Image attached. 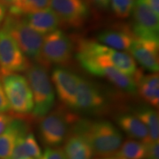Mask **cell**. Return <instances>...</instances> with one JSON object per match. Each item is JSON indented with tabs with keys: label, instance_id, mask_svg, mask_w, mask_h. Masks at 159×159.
<instances>
[{
	"label": "cell",
	"instance_id": "obj_26",
	"mask_svg": "<svg viewBox=\"0 0 159 159\" xmlns=\"http://www.w3.org/2000/svg\"><path fill=\"white\" fill-rule=\"evenodd\" d=\"M147 152L145 159H159V142L151 141L146 144Z\"/></svg>",
	"mask_w": 159,
	"mask_h": 159
},
{
	"label": "cell",
	"instance_id": "obj_4",
	"mask_svg": "<svg viewBox=\"0 0 159 159\" xmlns=\"http://www.w3.org/2000/svg\"><path fill=\"white\" fill-rule=\"evenodd\" d=\"M79 117L63 109H57L48 113L39 123V132L43 142L50 148H55L66 140L71 130Z\"/></svg>",
	"mask_w": 159,
	"mask_h": 159
},
{
	"label": "cell",
	"instance_id": "obj_2",
	"mask_svg": "<svg viewBox=\"0 0 159 159\" xmlns=\"http://www.w3.org/2000/svg\"><path fill=\"white\" fill-rule=\"evenodd\" d=\"M2 28L14 39L25 56L42 65L41 52L44 36L32 28L22 16L10 13L4 19Z\"/></svg>",
	"mask_w": 159,
	"mask_h": 159
},
{
	"label": "cell",
	"instance_id": "obj_7",
	"mask_svg": "<svg viewBox=\"0 0 159 159\" xmlns=\"http://www.w3.org/2000/svg\"><path fill=\"white\" fill-rule=\"evenodd\" d=\"M30 65L14 39L0 28V76L26 71Z\"/></svg>",
	"mask_w": 159,
	"mask_h": 159
},
{
	"label": "cell",
	"instance_id": "obj_12",
	"mask_svg": "<svg viewBox=\"0 0 159 159\" xmlns=\"http://www.w3.org/2000/svg\"><path fill=\"white\" fill-rule=\"evenodd\" d=\"M128 51L143 68L152 73H158V41L135 38Z\"/></svg>",
	"mask_w": 159,
	"mask_h": 159
},
{
	"label": "cell",
	"instance_id": "obj_33",
	"mask_svg": "<svg viewBox=\"0 0 159 159\" xmlns=\"http://www.w3.org/2000/svg\"><path fill=\"white\" fill-rule=\"evenodd\" d=\"M29 159H32V158H29Z\"/></svg>",
	"mask_w": 159,
	"mask_h": 159
},
{
	"label": "cell",
	"instance_id": "obj_23",
	"mask_svg": "<svg viewBox=\"0 0 159 159\" xmlns=\"http://www.w3.org/2000/svg\"><path fill=\"white\" fill-rule=\"evenodd\" d=\"M135 0H110L113 13L119 19H126L132 13Z\"/></svg>",
	"mask_w": 159,
	"mask_h": 159
},
{
	"label": "cell",
	"instance_id": "obj_5",
	"mask_svg": "<svg viewBox=\"0 0 159 159\" xmlns=\"http://www.w3.org/2000/svg\"><path fill=\"white\" fill-rule=\"evenodd\" d=\"M10 110L18 115L30 114L33 110V97L27 78L19 74L1 76Z\"/></svg>",
	"mask_w": 159,
	"mask_h": 159
},
{
	"label": "cell",
	"instance_id": "obj_10",
	"mask_svg": "<svg viewBox=\"0 0 159 159\" xmlns=\"http://www.w3.org/2000/svg\"><path fill=\"white\" fill-rule=\"evenodd\" d=\"M106 105V100L98 87L93 83L79 77L75 110L85 112H98L103 110Z\"/></svg>",
	"mask_w": 159,
	"mask_h": 159
},
{
	"label": "cell",
	"instance_id": "obj_21",
	"mask_svg": "<svg viewBox=\"0 0 159 159\" xmlns=\"http://www.w3.org/2000/svg\"><path fill=\"white\" fill-rule=\"evenodd\" d=\"M134 115L140 119L148 128L152 141L157 142L159 139L158 113L150 107H140L134 112Z\"/></svg>",
	"mask_w": 159,
	"mask_h": 159
},
{
	"label": "cell",
	"instance_id": "obj_17",
	"mask_svg": "<svg viewBox=\"0 0 159 159\" xmlns=\"http://www.w3.org/2000/svg\"><path fill=\"white\" fill-rule=\"evenodd\" d=\"M65 142L63 150L66 159H92L93 152L90 145L79 132L72 129Z\"/></svg>",
	"mask_w": 159,
	"mask_h": 159
},
{
	"label": "cell",
	"instance_id": "obj_29",
	"mask_svg": "<svg viewBox=\"0 0 159 159\" xmlns=\"http://www.w3.org/2000/svg\"><path fill=\"white\" fill-rule=\"evenodd\" d=\"M150 8L159 16V0H142Z\"/></svg>",
	"mask_w": 159,
	"mask_h": 159
},
{
	"label": "cell",
	"instance_id": "obj_30",
	"mask_svg": "<svg viewBox=\"0 0 159 159\" xmlns=\"http://www.w3.org/2000/svg\"><path fill=\"white\" fill-rule=\"evenodd\" d=\"M93 5L101 7V8H106L110 4V0H89Z\"/></svg>",
	"mask_w": 159,
	"mask_h": 159
},
{
	"label": "cell",
	"instance_id": "obj_19",
	"mask_svg": "<svg viewBox=\"0 0 159 159\" xmlns=\"http://www.w3.org/2000/svg\"><path fill=\"white\" fill-rule=\"evenodd\" d=\"M117 123L121 129L130 138L137 139L144 144H148L152 141L148 128L135 115L121 114L117 118Z\"/></svg>",
	"mask_w": 159,
	"mask_h": 159
},
{
	"label": "cell",
	"instance_id": "obj_22",
	"mask_svg": "<svg viewBox=\"0 0 159 159\" xmlns=\"http://www.w3.org/2000/svg\"><path fill=\"white\" fill-rule=\"evenodd\" d=\"M146 152V144L131 139L121 144L114 156L123 159H145Z\"/></svg>",
	"mask_w": 159,
	"mask_h": 159
},
{
	"label": "cell",
	"instance_id": "obj_8",
	"mask_svg": "<svg viewBox=\"0 0 159 159\" xmlns=\"http://www.w3.org/2000/svg\"><path fill=\"white\" fill-rule=\"evenodd\" d=\"M132 33L136 39L158 41L159 16L142 0H136L132 11Z\"/></svg>",
	"mask_w": 159,
	"mask_h": 159
},
{
	"label": "cell",
	"instance_id": "obj_24",
	"mask_svg": "<svg viewBox=\"0 0 159 159\" xmlns=\"http://www.w3.org/2000/svg\"><path fill=\"white\" fill-rule=\"evenodd\" d=\"M24 144H25L26 152L30 158L39 159L42 156L41 149L33 134L28 133L26 135L24 139Z\"/></svg>",
	"mask_w": 159,
	"mask_h": 159
},
{
	"label": "cell",
	"instance_id": "obj_1",
	"mask_svg": "<svg viewBox=\"0 0 159 159\" xmlns=\"http://www.w3.org/2000/svg\"><path fill=\"white\" fill-rule=\"evenodd\" d=\"M72 129L86 139L93 156L99 158L114 156L122 144V134L108 121L91 122L79 119Z\"/></svg>",
	"mask_w": 159,
	"mask_h": 159
},
{
	"label": "cell",
	"instance_id": "obj_27",
	"mask_svg": "<svg viewBox=\"0 0 159 159\" xmlns=\"http://www.w3.org/2000/svg\"><path fill=\"white\" fill-rule=\"evenodd\" d=\"M14 119V116L7 114V112H0V135L2 134L7 130Z\"/></svg>",
	"mask_w": 159,
	"mask_h": 159
},
{
	"label": "cell",
	"instance_id": "obj_28",
	"mask_svg": "<svg viewBox=\"0 0 159 159\" xmlns=\"http://www.w3.org/2000/svg\"><path fill=\"white\" fill-rule=\"evenodd\" d=\"M10 111V107L8 102H7V97L5 96V91H4L2 83L0 76V112L5 113Z\"/></svg>",
	"mask_w": 159,
	"mask_h": 159
},
{
	"label": "cell",
	"instance_id": "obj_25",
	"mask_svg": "<svg viewBox=\"0 0 159 159\" xmlns=\"http://www.w3.org/2000/svg\"><path fill=\"white\" fill-rule=\"evenodd\" d=\"M39 159H66L64 150L59 148H47Z\"/></svg>",
	"mask_w": 159,
	"mask_h": 159
},
{
	"label": "cell",
	"instance_id": "obj_20",
	"mask_svg": "<svg viewBox=\"0 0 159 159\" xmlns=\"http://www.w3.org/2000/svg\"><path fill=\"white\" fill-rule=\"evenodd\" d=\"M10 13L23 16L49 7L50 0H9Z\"/></svg>",
	"mask_w": 159,
	"mask_h": 159
},
{
	"label": "cell",
	"instance_id": "obj_16",
	"mask_svg": "<svg viewBox=\"0 0 159 159\" xmlns=\"http://www.w3.org/2000/svg\"><path fill=\"white\" fill-rule=\"evenodd\" d=\"M22 16L32 28L43 35L56 30L61 23L58 17L50 7Z\"/></svg>",
	"mask_w": 159,
	"mask_h": 159
},
{
	"label": "cell",
	"instance_id": "obj_15",
	"mask_svg": "<svg viewBox=\"0 0 159 159\" xmlns=\"http://www.w3.org/2000/svg\"><path fill=\"white\" fill-rule=\"evenodd\" d=\"M129 29L111 28L105 30L97 35L99 43L116 50H128L135 39Z\"/></svg>",
	"mask_w": 159,
	"mask_h": 159
},
{
	"label": "cell",
	"instance_id": "obj_13",
	"mask_svg": "<svg viewBox=\"0 0 159 159\" xmlns=\"http://www.w3.org/2000/svg\"><path fill=\"white\" fill-rule=\"evenodd\" d=\"M134 79L136 83L139 95L147 102L158 108L159 105V77L158 73L144 75L142 71H137Z\"/></svg>",
	"mask_w": 159,
	"mask_h": 159
},
{
	"label": "cell",
	"instance_id": "obj_31",
	"mask_svg": "<svg viewBox=\"0 0 159 159\" xmlns=\"http://www.w3.org/2000/svg\"><path fill=\"white\" fill-rule=\"evenodd\" d=\"M6 16V5L2 0H0V26L3 22Z\"/></svg>",
	"mask_w": 159,
	"mask_h": 159
},
{
	"label": "cell",
	"instance_id": "obj_3",
	"mask_svg": "<svg viewBox=\"0 0 159 159\" xmlns=\"http://www.w3.org/2000/svg\"><path fill=\"white\" fill-rule=\"evenodd\" d=\"M26 75L33 97V114L41 119L50 112L55 104L54 89L45 66L39 63L30 65Z\"/></svg>",
	"mask_w": 159,
	"mask_h": 159
},
{
	"label": "cell",
	"instance_id": "obj_11",
	"mask_svg": "<svg viewBox=\"0 0 159 159\" xmlns=\"http://www.w3.org/2000/svg\"><path fill=\"white\" fill-rule=\"evenodd\" d=\"M79 76L63 67H56L52 73V80L57 96L63 104L75 108Z\"/></svg>",
	"mask_w": 159,
	"mask_h": 159
},
{
	"label": "cell",
	"instance_id": "obj_14",
	"mask_svg": "<svg viewBox=\"0 0 159 159\" xmlns=\"http://www.w3.org/2000/svg\"><path fill=\"white\" fill-rule=\"evenodd\" d=\"M90 74L102 77L125 92L135 94L137 92L136 83L134 77L124 74L113 66H103L93 69Z\"/></svg>",
	"mask_w": 159,
	"mask_h": 159
},
{
	"label": "cell",
	"instance_id": "obj_6",
	"mask_svg": "<svg viewBox=\"0 0 159 159\" xmlns=\"http://www.w3.org/2000/svg\"><path fill=\"white\" fill-rule=\"evenodd\" d=\"M73 44L62 31L56 30L45 35L41 52L42 65H66L71 58Z\"/></svg>",
	"mask_w": 159,
	"mask_h": 159
},
{
	"label": "cell",
	"instance_id": "obj_18",
	"mask_svg": "<svg viewBox=\"0 0 159 159\" xmlns=\"http://www.w3.org/2000/svg\"><path fill=\"white\" fill-rule=\"evenodd\" d=\"M27 123L15 118L2 134L0 135V159H8L20 135L28 133Z\"/></svg>",
	"mask_w": 159,
	"mask_h": 159
},
{
	"label": "cell",
	"instance_id": "obj_9",
	"mask_svg": "<svg viewBox=\"0 0 159 159\" xmlns=\"http://www.w3.org/2000/svg\"><path fill=\"white\" fill-rule=\"evenodd\" d=\"M49 7L61 22L71 27L82 25L89 16L85 0H50Z\"/></svg>",
	"mask_w": 159,
	"mask_h": 159
},
{
	"label": "cell",
	"instance_id": "obj_32",
	"mask_svg": "<svg viewBox=\"0 0 159 159\" xmlns=\"http://www.w3.org/2000/svg\"><path fill=\"white\" fill-rule=\"evenodd\" d=\"M99 159H123V158H119V157H116V156H111V157H107V158H99Z\"/></svg>",
	"mask_w": 159,
	"mask_h": 159
}]
</instances>
